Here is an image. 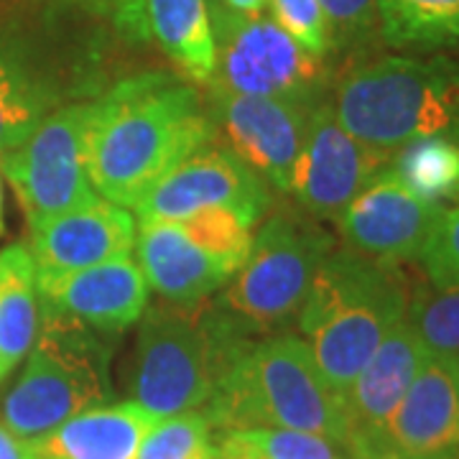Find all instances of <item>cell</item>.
<instances>
[{"instance_id":"cell-25","label":"cell","mask_w":459,"mask_h":459,"mask_svg":"<svg viewBox=\"0 0 459 459\" xmlns=\"http://www.w3.org/2000/svg\"><path fill=\"white\" fill-rule=\"evenodd\" d=\"M49 108V92L11 56L0 54V153L23 143Z\"/></svg>"},{"instance_id":"cell-7","label":"cell","mask_w":459,"mask_h":459,"mask_svg":"<svg viewBox=\"0 0 459 459\" xmlns=\"http://www.w3.org/2000/svg\"><path fill=\"white\" fill-rule=\"evenodd\" d=\"M247 342L220 334L197 307L153 304L141 316L131 394L156 416L202 409Z\"/></svg>"},{"instance_id":"cell-28","label":"cell","mask_w":459,"mask_h":459,"mask_svg":"<svg viewBox=\"0 0 459 459\" xmlns=\"http://www.w3.org/2000/svg\"><path fill=\"white\" fill-rule=\"evenodd\" d=\"M271 11L273 21L307 54L316 59L327 56L332 49V33L319 0H271Z\"/></svg>"},{"instance_id":"cell-22","label":"cell","mask_w":459,"mask_h":459,"mask_svg":"<svg viewBox=\"0 0 459 459\" xmlns=\"http://www.w3.org/2000/svg\"><path fill=\"white\" fill-rule=\"evenodd\" d=\"M377 26L395 49L459 47V0H376Z\"/></svg>"},{"instance_id":"cell-14","label":"cell","mask_w":459,"mask_h":459,"mask_svg":"<svg viewBox=\"0 0 459 459\" xmlns=\"http://www.w3.org/2000/svg\"><path fill=\"white\" fill-rule=\"evenodd\" d=\"M355 459H459V365L427 358L388 427Z\"/></svg>"},{"instance_id":"cell-8","label":"cell","mask_w":459,"mask_h":459,"mask_svg":"<svg viewBox=\"0 0 459 459\" xmlns=\"http://www.w3.org/2000/svg\"><path fill=\"white\" fill-rule=\"evenodd\" d=\"M250 230L228 210L138 222L135 255L156 294L171 304L197 307L238 273L253 243Z\"/></svg>"},{"instance_id":"cell-29","label":"cell","mask_w":459,"mask_h":459,"mask_svg":"<svg viewBox=\"0 0 459 459\" xmlns=\"http://www.w3.org/2000/svg\"><path fill=\"white\" fill-rule=\"evenodd\" d=\"M419 261L434 289L459 286V207L439 214Z\"/></svg>"},{"instance_id":"cell-18","label":"cell","mask_w":459,"mask_h":459,"mask_svg":"<svg viewBox=\"0 0 459 459\" xmlns=\"http://www.w3.org/2000/svg\"><path fill=\"white\" fill-rule=\"evenodd\" d=\"M427 358L424 344L419 342L409 319H403L362 368L342 398L344 446L352 459L373 446L388 427Z\"/></svg>"},{"instance_id":"cell-3","label":"cell","mask_w":459,"mask_h":459,"mask_svg":"<svg viewBox=\"0 0 459 459\" xmlns=\"http://www.w3.org/2000/svg\"><path fill=\"white\" fill-rule=\"evenodd\" d=\"M199 411L220 431L294 429L344 446L342 401L316 368L309 344L289 332L247 342Z\"/></svg>"},{"instance_id":"cell-35","label":"cell","mask_w":459,"mask_h":459,"mask_svg":"<svg viewBox=\"0 0 459 459\" xmlns=\"http://www.w3.org/2000/svg\"><path fill=\"white\" fill-rule=\"evenodd\" d=\"M212 459H220V457H217V455H214V457Z\"/></svg>"},{"instance_id":"cell-32","label":"cell","mask_w":459,"mask_h":459,"mask_svg":"<svg viewBox=\"0 0 459 459\" xmlns=\"http://www.w3.org/2000/svg\"><path fill=\"white\" fill-rule=\"evenodd\" d=\"M268 0H225V5L238 13H261Z\"/></svg>"},{"instance_id":"cell-33","label":"cell","mask_w":459,"mask_h":459,"mask_svg":"<svg viewBox=\"0 0 459 459\" xmlns=\"http://www.w3.org/2000/svg\"><path fill=\"white\" fill-rule=\"evenodd\" d=\"M0 232H3V189H0Z\"/></svg>"},{"instance_id":"cell-5","label":"cell","mask_w":459,"mask_h":459,"mask_svg":"<svg viewBox=\"0 0 459 459\" xmlns=\"http://www.w3.org/2000/svg\"><path fill=\"white\" fill-rule=\"evenodd\" d=\"M332 105L344 128L385 159L419 138L459 146V59L383 56L350 72Z\"/></svg>"},{"instance_id":"cell-30","label":"cell","mask_w":459,"mask_h":459,"mask_svg":"<svg viewBox=\"0 0 459 459\" xmlns=\"http://www.w3.org/2000/svg\"><path fill=\"white\" fill-rule=\"evenodd\" d=\"M319 3L327 16L332 49H358L376 36V0H319Z\"/></svg>"},{"instance_id":"cell-31","label":"cell","mask_w":459,"mask_h":459,"mask_svg":"<svg viewBox=\"0 0 459 459\" xmlns=\"http://www.w3.org/2000/svg\"><path fill=\"white\" fill-rule=\"evenodd\" d=\"M0 459H26L23 442L0 424Z\"/></svg>"},{"instance_id":"cell-16","label":"cell","mask_w":459,"mask_h":459,"mask_svg":"<svg viewBox=\"0 0 459 459\" xmlns=\"http://www.w3.org/2000/svg\"><path fill=\"white\" fill-rule=\"evenodd\" d=\"M36 291L41 307L66 314L87 327L117 334L141 322L151 286L138 261L123 255L69 273H36Z\"/></svg>"},{"instance_id":"cell-24","label":"cell","mask_w":459,"mask_h":459,"mask_svg":"<svg viewBox=\"0 0 459 459\" xmlns=\"http://www.w3.org/2000/svg\"><path fill=\"white\" fill-rule=\"evenodd\" d=\"M391 169L427 202L455 199L459 189V146L446 138H419L391 156Z\"/></svg>"},{"instance_id":"cell-1","label":"cell","mask_w":459,"mask_h":459,"mask_svg":"<svg viewBox=\"0 0 459 459\" xmlns=\"http://www.w3.org/2000/svg\"><path fill=\"white\" fill-rule=\"evenodd\" d=\"M214 117L181 77L148 72L92 100L87 174L95 195L135 210L189 156L210 146Z\"/></svg>"},{"instance_id":"cell-34","label":"cell","mask_w":459,"mask_h":459,"mask_svg":"<svg viewBox=\"0 0 459 459\" xmlns=\"http://www.w3.org/2000/svg\"><path fill=\"white\" fill-rule=\"evenodd\" d=\"M455 199H459V189H457V195H455Z\"/></svg>"},{"instance_id":"cell-13","label":"cell","mask_w":459,"mask_h":459,"mask_svg":"<svg viewBox=\"0 0 459 459\" xmlns=\"http://www.w3.org/2000/svg\"><path fill=\"white\" fill-rule=\"evenodd\" d=\"M214 120L230 151L268 184L289 192L314 105L325 98H253L222 90H214Z\"/></svg>"},{"instance_id":"cell-20","label":"cell","mask_w":459,"mask_h":459,"mask_svg":"<svg viewBox=\"0 0 459 459\" xmlns=\"http://www.w3.org/2000/svg\"><path fill=\"white\" fill-rule=\"evenodd\" d=\"M143 23L166 56L195 82L210 84L217 47L207 0H143Z\"/></svg>"},{"instance_id":"cell-10","label":"cell","mask_w":459,"mask_h":459,"mask_svg":"<svg viewBox=\"0 0 459 459\" xmlns=\"http://www.w3.org/2000/svg\"><path fill=\"white\" fill-rule=\"evenodd\" d=\"M90 113L92 100L66 105L47 115L23 143L3 153V171L31 228L95 197L87 174Z\"/></svg>"},{"instance_id":"cell-6","label":"cell","mask_w":459,"mask_h":459,"mask_svg":"<svg viewBox=\"0 0 459 459\" xmlns=\"http://www.w3.org/2000/svg\"><path fill=\"white\" fill-rule=\"evenodd\" d=\"M100 332L39 304L26 368L3 401V427L21 442L113 401V344Z\"/></svg>"},{"instance_id":"cell-19","label":"cell","mask_w":459,"mask_h":459,"mask_svg":"<svg viewBox=\"0 0 459 459\" xmlns=\"http://www.w3.org/2000/svg\"><path fill=\"white\" fill-rule=\"evenodd\" d=\"M161 416L135 401L108 403L23 442L26 459H135L146 431Z\"/></svg>"},{"instance_id":"cell-9","label":"cell","mask_w":459,"mask_h":459,"mask_svg":"<svg viewBox=\"0 0 459 459\" xmlns=\"http://www.w3.org/2000/svg\"><path fill=\"white\" fill-rule=\"evenodd\" d=\"M212 16L214 90L253 98H322V59L301 49L273 18L238 13L228 5Z\"/></svg>"},{"instance_id":"cell-17","label":"cell","mask_w":459,"mask_h":459,"mask_svg":"<svg viewBox=\"0 0 459 459\" xmlns=\"http://www.w3.org/2000/svg\"><path fill=\"white\" fill-rule=\"evenodd\" d=\"M133 247V214L126 207L95 195L80 207L33 225L29 250L36 273L54 276L131 255Z\"/></svg>"},{"instance_id":"cell-4","label":"cell","mask_w":459,"mask_h":459,"mask_svg":"<svg viewBox=\"0 0 459 459\" xmlns=\"http://www.w3.org/2000/svg\"><path fill=\"white\" fill-rule=\"evenodd\" d=\"M334 240L312 214L283 210L268 214L238 273L207 301L202 314L220 334L253 342L294 325L322 261Z\"/></svg>"},{"instance_id":"cell-15","label":"cell","mask_w":459,"mask_h":459,"mask_svg":"<svg viewBox=\"0 0 459 459\" xmlns=\"http://www.w3.org/2000/svg\"><path fill=\"white\" fill-rule=\"evenodd\" d=\"M444 210L413 195L391 164L337 217L347 247L380 261H413Z\"/></svg>"},{"instance_id":"cell-27","label":"cell","mask_w":459,"mask_h":459,"mask_svg":"<svg viewBox=\"0 0 459 459\" xmlns=\"http://www.w3.org/2000/svg\"><path fill=\"white\" fill-rule=\"evenodd\" d=\"M214 439L207 416L199 409L161 416L148 429L135 459H212Z\"/></svg>"},{"instance_id":"cell-2","label":"cell","mask_w":459,"mask_h":459,"mask_svg":"<svg viewBox=\"0 0 459 459\" xmlns=\"http://www.w3.org/2000/svg\"><path fill=\"white\" fill-rule=\"evenodd\" d=\"M409 281L398 263L352 247L332 250L299 314L301 340L342 401L391 329L409 314Z\"/></svg>"},{"instance_id":"cell-21","label":"cell","mask_w":459,"mask_h":459,"mask_svg":"<svg viewBox=\"0 0 459 459\" xmlns=\"http://www.w3.org/2000/svg\"><path fill=\"white\" fill-rule=\"evenodd\" d=\"M39 332L36 265L26 246L0 253V380L31 350Z\"/></svg>"},{"instance_id":"cell-12","label":"cell","mask_w":459,"mask_h":459,"mask_svg":"<svg viewBox=\"0 0 459 459\" xmlns=\"http://www.w3.org/2000/svg\"><path fill=\"white\" fill-rule=\"evenodd\" d=\"M391 164V159L360 143L340 123L334 105H314L307 135L296 156L289 192L314 220H334Z\"/></svg>"},{"instance_id":"cell-26","label":"cell","mask_w":459,"mask_h":459,"mask_svg":"<svg viewBox=\"0 0 459 459\" xmlns=\"http://www.w3.org/2000/svg\"><path fill=\"white\" fill-rule=\"evenodd\" d=\"M406 319L429 358L459 365V286L419 291L409 301Z\"/></svg>"},{"instance_id":"cell-11","label":"cell","mask_w":459,"mask_h":459,"mask_svg":"<svg viewBox=\"0 0 459 459\" xmlns=\"http://www.w3.org/2000/svg\"><path fill=\"white\" fill-rule=\"evenodd\" d=\"M271 186L230 148L204 146L166 174L133 212L138 222L184 220L210 210H228L250 228L268 212Z\"/></svg>"},{"instance_id":"cell-23","label":"cell","mask_w":459,"mask_h":459,"mask_svg":"<svg viewBox=\"0 0 459 459\" xmlns=\"http://www.w3.org/2000/svg\"><path fill=\"white\" fill-rule=\"evenodd\" d=\"M220 459H344L340 444L294 429H228L214 439Z\"/></svg>"}]
</instances>
